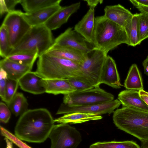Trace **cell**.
Returning a JSON list of instances; mask_svg holds the SVG:
<instances>
[{
    "label": "cell",
    "instance_id": "28",
    "mask_svg": "<svg viewBox=\"0 0 148 148\" xmlns=\"http://www.w3.org/2000/svg\"><path fill=\"white\" fill-rule=\"evenodd\" d=\"M89 148H140V147L133 141L126 140L98 142L92 144Z\"/></svg>",
    "mask_w": 148,
    "mask_h": 148
},
{
    "label": "cell",
    "instance_id": "15",
    "mask_svg": "<svg viewBox=\"0 0 148 148\" xmlns=\"http://www.w3.org/2000/svg\"><path fill=\"white\" fill-rule=\"evenodd\" d=\"M45 53L73 61L80 65L85 61L88 54L71 48L60 46L54 44Z\"/></svg>",
    "mask_w": 148,
    "mask_h": 148
},
{
    "label": "cell",
    "instance_id": "13",
    "mask_svg": "<svg viewBox=\"0 0 148 148\" xmlns=\"http://www.w3.org/2000/svg\"><path fill=\"white\" fill-rule=\"evenodd\" d=\"M80 3L77 2L69 6L62 7L44 24L50 30L60 27L66 23L70 17L79 8Z\"/></svg>",
    "mask_w": 148,
    "mask_h": 148
},
{
    "label": "cell",
    "instance_id": "37",
    "mask_svg": "<svg viewBox=\"0 0 148 148\" xmlns=\"http://www.w3.org/2000/svg\"><path fill=\"white\" fill-rule=\"evenodd\" d=\"M130 1L135 7L148 6V0H131Z\"/></svg>",
    "mask_w": 148,
    "mask_h": 148
},
{
    "label": "cell",
    "instance_id": "31",
    "mask_svg": "<svg viewBox=\"0 0 148 148\" xmlns=\"http://www.w3.org/2000/svg\"><path fill=\"white\" fill-rule=\"evenodd\" d=\"M19 86L18 81L8 78L5 87L4 98L3 101L8 106L16 93Z\"/></svg>",
    "mask_w": 148,
    "mask_h": 148
},
{
    "label": "cell",
    "instance_id": "34",
    "mask_svg": "<svg viewBox=\"0 0 148 148\" xmlns=\"http://www.w3.org/2000/svg\"><path fill=\"white\" fill-rule=\"evenodd\" d=\"M67 79L70 84L76 89V91H82L94 87L83 82L74 77H70Z\"/></svg>",
    "mask_w": 148,
    "mask_h": 148
},
{
    "label": "cell",
    "instance_id": "26",
    "mask_svg": "<svg viewBox=\"0 0 148 148\" xmlns=\"http://www.w3.org/2000/svg\"><path fill=\"white\" fill-rule=\"evenodd\" d=\"M28 104L27 99L21 92L16 93L8 106L16 116H21L28 109Z\"/></svg>",
    "mask_w": 148,
    "mask_h": 148
},
{
    "label": "cell",
    "instance_id": "41",
    "mask_svg": "<svg viewBox=\"0 0 148 148\" xmlns=\"http://www.w3.org/2000/svg\"><path fill=\"white\" fill-rule=\"evenodd\" d=\"M4 139L5 140L6 143V148H13V143L9 139L6 137H5Z\"/></svg>",
    "mask_w": 148,
    "mask_h": 148
},
{
    "label": "cell",
    "instance_id": "29",
    "mask_svg": "<svg viewBox=\"0 0 148 148\" xmlns=\"http://www.w3.org/2000/svg\"><path fill=\"white\" fill-rule=\"evenodd\" d=\"M13 49L10 46L8 34L6 27L2 24L0 28V55L4 58L10 54Z\"/></svg>",
    "mask_w": 148,
    "mask_h": 148
},
{
    "label": "cell",
    "instance_id": "33",
    "mask_svg": "<svg viewBox=\"0 0 148 148\" xmlns=\"http://www.w3.org/2000/svg\"><path fill=\"white\" fill-rule=\"evenodd\" d=\"M21 0H0V14L1 16L6 13L14 10L16 5L20 3Z\"/></svg>",
    "mask_w": 148,
    "mask_h": 148
},
{
    "label": "cell",
    "instance_id": "18",
    "mask_svg": "<svg viewBox=\"0 0 148 148\" xmlns=\"http://www.w3.org/2000/svg\"><path fill=\"white\" fill-rule=\"evenodd\" d=\"M104 12L103 15L106 18L123 27L133 14L120 4L106 6L104 9Z\"/></svg>",
    "mask_w": 148,
    "mask_h": 148
},
{
    "label": "cell",
    "instance_id": "44",
    "mask_svg": "<svg viewBox=\"0 0 148 148\" xmlns=\"http://www.w3.org/2000/svg\"><path fill=\"white\" fill-rule=\"evenodd\" d=\"M139 93L146 95L148 96V92L143 90H141L138 91Z\"/></svg>",
    "mask_w": 148,
    "mask_h": 148
},
{
    "label": "cell",
    "instance_id": "21",
    "mask_svg": "<svg viewBox=\"0 0 148 148\" xmlns=\"http://www.w3.org/2000/svg\"><path fill=\"white\" fill-rule=\"evenodd\" d=\"M42 79L35 72L32 71L26 74L18 81L19 85L23 90L34 95L45 92L44 88L40 83Z\"/></svg>",
    "mask_w": 148,
    "mask_h": 148
},
{
    "label": "cell",
    "instance_id": "39",
    "mask_svg": "<svg viewBox=\"0 0 148 148\" xmlns=\"http://www.w3.org/2000/svg\"><path fill=\"white\" fill-rule=\"evenodd\" d=\"M142 65L144 68V73L148 76V56L143 61Z\"/></svg>",
    "mask_w": 148,
    "mask_h": 148
},
{
    "label": "cell",
    "instance_id": "35",
    "mask_svg": "<svg viewBox=\"0 0 148 148\" xmlns=\"http://www.w3.org/2000/svg\"><path fill=\"white\" fill-rule=\"evenodd\" d=\"M10 110L8 107L4 103H0V120L4 123L9 121L11 115Z\"/></svg>",
    "mask_w": 148,
    "mask_h": 148
},
{
    "label": "cell",
    "instance_id": "36",
    "mask_svg": "<svg viewBox=\"0 0 148 148\" xmlns=\"http://www.w3.org/2000/svg\"><path fill=\"white\" fill-rule=\"evenodd\" d=\"M8 77L6 72L3 69L0 70V96L3 101L4 98L6 84Z\"/></svg>",
    "mask_w": 148,
    "mask_h": 148
},
{
    "label": "cell",
    "instance_id": "4",
    "mask_svg": "<svg viewBox=\"0 0 148 148\" xmlns=\"http://www.w3.org/2000/svg\"><path fill=\"white\" fill-rule=\"evenodd\" d=\"M36 74L42 79H67L76 77L80 64L73 61L49 55L47 53L38 57Z\"/></svg>",
    "mask_w": 148,
    "mask_h": 148
},
{
    "label": "cell",
    "instance_id": "1",
    "mask_svg": "<svg viewBox=\"0 0 148 148\" xmlns=\"http://www.w3.org/2000/svg\"><path fill=\"white\" fill-rule=\"evenodd\" d=\"M55 121L47 109L28 110L20 116L14 128V135L22 140L40 143L49 137Z\"/></svg>",
    "mask_w": 148,
    "mask_h": 148
},
{
    "label": "cell",
    "instance_id": "14",
    "mask_svg": "<svg viewBox=\"0 0 148 148\" xmlns=\"http://www.w3.org/2000/svg\"><path fill=\"white\" fill-rule=\"evenodd\" d=\"M94 10L95 8H89L86 13L74 27L75 31L93 45L95 18Z\"/></svg>",
    "mask_w": 148,
    "mask_h": 148
},
{
    "label": "cell",
    "instance_id": "27",
    "mask_svg": "<svg viewBox=\"0 0 148 148\" xmlns=\"http://www.w3.org/2000/svg\"><path fill=\"white\" fill-rule=\"evenodd\" d=\"M38 57V51H35L17 53L5 58L20 64L33 66Z\"/></svg>",
    "mask_w": 148,
    "mask_h": 148
},
{
    "label": "cell",
    "instance_id": "3",
    "mask_svg": "<svg viewBox=\"0 0 148 148\" xmlns=\"http://www.w3.org/2000/svg\"><path fill=\"white\" fill-rule=\"evenodd\" d=\"M114 123L119 129L139 139L148 140V112L123 107L114 111Z\"/></svg>",
    "mask_w": 148,
    "mask_h": 148
},
{
    "label": "cell",
    "instance_id": "25",
    "mask_svg": "<svg viewBox=\"0 0 148 148\" xmlns=\"http://www.w3.org/2000/svg\"><path fill=\"white\" fill-rule=\"evenodd\" d=\"M123 27L130 41V46L135 47L140 45L138 38L137 13L133 14L127 21Z\"/></svg>",
    "mask_w": 148,
    "mask_h": 148
},
{
    "label": "cell",
    "instance_id": "11",
    "mask_svg": "<svg viewBox=\"0 0 148 148\" xmlns=\"http://www.w3.org/2000/svg\"><path fill=\"white\" fill-rule=\"evenodd\" d=\"M56 45L71 48L88 54L95 48L90 42L72 28L69 27L54 40Z\"/></svg>",
    "mask_w": 148,
    "mask_h": 148
},
{
    "label": "cell",
    "instance_id": "5",
    "mask_svg": "<svg viewBox=\"0 0 148 148\" xmlns=\"http://www.w3.org/2000/svg\"><path fill=\"white\" fill-rule=\"evenodd\" d=\"M54 40L51 31L44 24L32 27L13 49L9 56L38 51L39 57L51 47Z\"/></svg>",
    "mask_w": 148,
    "mask_h": 148
},
{
    "label": "cell",
    "instance_id": "24",
    "mask_svg": "<svg viewBox=\"0 0 148 148\" xmlns=\"http://www.w3.org/2000/svg\"><path fill=\"white\" fill-rule=\"evenodd\" d=\"M62 0H21L20 3L27 13L38 11L57 4Z\"/></svg>",
    "mask_w": 148,
    "mask_h": 148
},
{
    "label": "cell",
    "instance_id": "38",
    "mask_svg": "<svg viewBox=\"0 0 148 148\" xmlns=\"http://www.w3.org/2000/svg\"><path fill=\"white\" fill-rule=\"evenodd\" d=\"M84 1L86 2L89 8H95L98 4H101L103 1L102 0H87Z\"/></svg>",
    "mask_w": 148,
    "mask_h": 148
},
{
    "label": "cell",
    "instance_id": "30",
    "mask_svg": "<svg viewBox=\"0 0 148 148\" xmlns=\"http://www.w3.org/2000/svg\"><path fill=\"white\" fill-rule=\"evenodd\" d=\"M138 28L139 41L148 38V14L140 12L138 13Z\"/></svg>",
    "mask_w": 148,
    "mask_h": 148
},
{
    "label": "cell",
    "instance_id": "12",
    "mask_svg": "<svg viewBox=\"0 0 148 148\" xmlns=\"http://www.w3.org/2000/svg\"><path fill=\"white\" fill-rule=\"evenodd\" d=\"M100 84H104L115 89L120 88L123 86L120 82L115 62L109 56H108L103 66Z\"/></svg>",
    "mask_w": 148,
    "mask_h": 148
},
{
    "label": "cell",
    "instance_id": "43",
    "mask_svg": "<svg viewBox=\"0 0 148 148\" xmlns=\"http://www.w3.org/2000/svg\"><path fill=\"white\" fill-rule=\"evenodd\" d=\"M140 148H148V140L141 142Z\"/></svg>",
    "mask_w": 148,
    "mask_h": 148
},
{
    "label": "cell",
    "instance_id": "40",
    "mask_svg": "<svg viewBox=\"0 0 148 148\" xmlns=\"http://www.w3.org/2000/svg\"><path fill=\"white\" fill-rule=\"evenodd\" d=\"M136 7L140 12L148 14V6H138Z\"/></svg>",
    "mask_w": 148,
    "mask_h": 148
},
{
    "label": "cell",
    "instance_id": "20",
    "mask_svg": "<svg viewBox=\"0 0 148 148\" xmlns=\"http://www.w3.org/2000/svg\"><path fill=\"white\" fill-rule=\"evenodd\" d=\"M0 67L6 72L8 78L18 81L26 74L31 71L33 66L20 64L5 58L1 60Z\"/></svg>",
    "mask_w": 148,
    "mask_h": 148
},
{
    "label": "cell",
    "instance_id": "32",
    "mask_svg": "<svg viewBox=\"0 0 148 148\" xmlns=\"http://www.w3.org/2000/svg\"><path fill=\"white\" fill-rule=\"evenodd\" d=\"M0 128L1 135L8 138L19 148H32L3 127L0 126Z\"/></svg>",
    "mask_w": 148,
    "mask_h": 148
},
{
    "label": "cell",
    "instance_id": "16",
    "mask_svg": "<svg viewBox=\"0 0 148 148\" xmlns=\"http://www.w3.org/2000/svg\"><path fill=\"white\" fill-rule=\"evenodd\" d=\"M40 83L45 92L55 95L68 94L76 91L67 79H42Z\"/></svg>",
    "mask_w": 148,
    "mask_h": 148
},
{
    "label": "cell",
    "instance_id": "17",
    "mask_svg": "<svg viewBox=\"0 0 148 148\" xmlns=\"http://www.w3.org/2000/svg\"><path fill=\"white\" fill-rule=\"evenodd\" d=\"M118 98L123 107L148 112V106L142 99L137 91L127 89L122 91L119 94Z\"/></svg>",
    "mask_w": 148,
    "mask_h": 148
},
{
    "label": "cell",
    "instance_id": "8",
    "mask_svg": "<svg viewBox=\"0 0 148 148\" xmlns=\"http://www.w3.org/2000/svg\"><path fill=\"white\" fill-rule=\"evenodd\" d=\"M49 138L50 148H77L82 140L79 132L68 123L55 125Z\"/></svg>",
    "mask_w": 148,
    "mask_h": 148
},
{
    "label": "cell",
    "instance_id": "9",
    "mask_svg": "<svg viewBox=\"0 0 148 148\" xmlns=\"http://www.w3.org/2000/svg\"><path fill=\"white\" fill-rule=\"evenodd\" d=\"M19 10H14L8 13L2 24L8 30L10 46L13 49L28 31L31 26Z\"/></svg>",
    "mask_w": 148,
    "mask_h": 148
},
{
    "label": "cell",
    "instance_id": "6",
    "mask_svg": "<svg viewBox=\"0 0 148 148\" xmlns=\"http://www.w3.org/2000/svg\"><path fill=\"white\" fill-rule=\"evenodd\" d=\"M108 56L95 48L87 54L85 60L80 65L79 72L75 78L93 87L99 86L102 70Z\"/></svg>",
    "mask_w": 148,
    "mask_h": 148
},
{
    "label": "cell",
    "instance_id": "22",
    "mask_svg": "<svg viewBox=\"0 0 148 148\" xmlns=\"http://www.w3.org/2000/svg\"><path fill=\"white\" fill-rule=\"evenodd\" d=\"M101 115L76 112L66 114L59 118L54 119L55 122L60 123L71 124L80 123L90 121L101 119Z\"/></svg>",
    "mask_w": 148,
    "mask_h": 148
},
{
    "label": "cell",
    "instance_id": "42",
    "mask_svg": "<svg viewBox=\"0 0 148 148\" xmlns=\"http://www.w3.org/2000/svg\"><path fill=\"white\" fill-rule=\"evenodd\" d=\"M139 94L142 99L148 106V96L143 94L140 93Z\"/></svg>",
    "mask_w": 148,
    "mask_h": 148
},
{
    "label": "cell",
    "instance_id": "23",
    "mask_svg": "<svg viewBox=\"0 0 148 148\" xmlns=\"http://www.w3.org/2000/svg\"><path fill=\"white\" fill-rule=\"evenodd\" d=\"M127 90H139L143 89V81L137 65L132 64L124 83Z\"/></svg>",
    "mask_w": 148,
    "mask_h": 148
},
{
    "label": "cell",
    "instance_id": "19",
    "mask_svg": "<svg viewBox=\"0 0 148 148\" xmlns=\"http://www.w3.org/2000/svg\"><path fill=\"white\" fill-rule=\"evenodd\" d=\"M62 7L57 4L33 12L23 13V16L31 27L39 25L44 24Z\"/></svg>",
    "mask_w": 148,
    "mask_h": 148
},
{
    "label": "cell",
    "instance_id": "2",
    "mask_svg": "<svg viewBox=\"0 0 148 148\" xmlns=\"http://www.w3.org/2000/svg\"><path fill=\"white\" fill-rule=\"evenodd\" d=\"M130 43L123 27L106 18L104 15L95 18L93 45L108 54L119 45Z\"/></svg>",
    "mask_w": 148,
    "mask_h": 148
},
{
    "label": "cell",
    "instance_id": "7",
    "mask_svg": "<svg viewBox=\"0 0 148 148\" xmlns=\"http://www.w3.org/2000/svg\"><path fill=\"white\" fill-rule=\"evenodd\" d=\"M114 99L113 95L98 86L86 90L64 95L63 103L70 106H83L104 103Z\"/></svg>",
    "mask_w": 148,
    "mask_h": 148
},
{
    "label": "cell",
    "instance_id": "10",
    "mask_svg": "<svg viewBox=\"0 0 148 148\" xmlns=\"http://www.w3.org/2000/svg\"><path fill=\"white\" fill-rule=\"evenodd\" d=\"M121 104L117 99L102 103L83 106H70L62 103L56 112V114L79 112L101 115L110 114Z\"/></svg>",
    "mask_w": 148,
    "mask_h": 148
}]
</instances>
